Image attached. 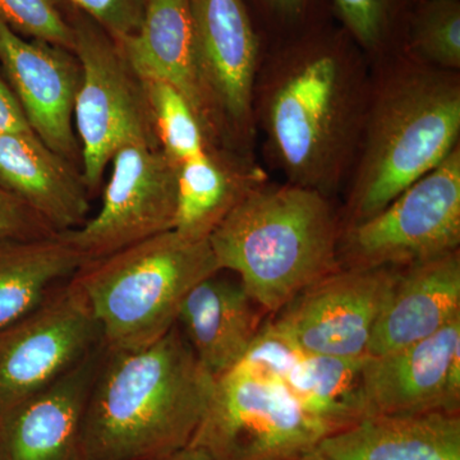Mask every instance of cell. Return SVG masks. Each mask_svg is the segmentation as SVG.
I'll list each match as a JSON object with an SVG mask.
<instances>
[{
  "label": "cell",
  "instance_id": "obj_27",
  "mask_svg": "<svg viewBox=\"0 0 460 460\" xmlns=\"http://www.w3.org/2000/svg\"><path fill=\"white\" fill-rule=\"evenodd\" d=\"M398 0H334L345 32L368 53L385 49L396 16Z\"/></svg>",
  "mask_w": 460,
  "mask_h": 460
},
{
  "label": "cell",
  "instance_id": "obj_5",
  "mask_svg": "<svg viewBox=\"0 0 460 460\" xmlns=\"http://www.w3.org/2000/svg\"><path fill=\"white\" fill-rule=\"evenodd\" d=\"M222 271L208 239L160 233L84 263L75 275L107 350L154 343L177 323L181 302Z\"/></svg>",
  "mask_w": 460,
  "mask_h": 460
},
{
  "label": "cell",
  "instance_id": "obj_31",
  "mask_svg": "<svg viewBox=\"0 0 460 460\" xmlns=\"http://www.w3.org/2000/svg\"><path fill=\"white\" fill-rule=\"evenodd\" d=\"M275 12L287 18H296L304 13L308 0H265Z\"/></svg>",
  "mask_w": 460,
  "mask_h": 460
},
{
  "label": "cell",
  "instance_id": "obj_6",
  "mask_svg": "<svg viewBox=\"0 0 460 460\" xmlns=\"http://www.w3.org/2000/svg\"><path fill=\"white\" fill-rule=\"evenodd\" d=\"M66 12L75 33L74 53L83 71L74 113L81 174L93 195L120 147L138 141L160 144L144 84L119 45L81 12Z\"/></svg>",
  "mask_w": 460,
  "mask_h": 460
},
{
  "label": "cell",
  "instance_id": "obj_10",
  "mask_svg": "<svg viewBox=\"0 0 460 460\" xmlns=\"http://www.w3.org/2000/svg\"><path fill=\"white\" fill-rule=\"evenodd\" d=\"M111 177L98 213L62 238L84 262L174 229L178 169L159 145H124L111 162Z\"/></svg>",
  "mask_w": 460,
  "mask_h": 460
},
{
  "label": "cell",
  "instance_id": "obj_33",
  "mask_svg": "<svg viewBox=\"0 0 460 460\" xmlns=\"http://www.w3.org/2000/svg\"><path fill=\"white\" fill-rule=\"evenodd\" d=\"M296 460H323V458L316 452V450H314V452L305 454V456H301V458Z\"/></svg>",
  "mask_w": 460,
  "mask_h": 460
},
{
  "label": "cell",
  "instance_id": "obj_8",
  "mask_svg": "<svg viewBox=\"0 0 460 460\" xmlns=\"http://www.w3.org/2000/svg\"><path fill=\"white\" fill-rule=\"evenodd\" d=\"M460 248V146L383 210L345 226L339 266L404 268Z\"/></svg>",
  "mask_w": 460,
  "mask_h": 460
},
{
  "label": "cell",
  "instance_id": "obj_23",
  "mask_svg": "<svg viewBox=\"0 0 460 460\" xmlns=\"http://www.w3.org/2000/svg\"><path fill=\"white\" fill-rule=\"evenodd\" d=\"M84 263L80 252L60 234L0 241V328L38 307Z\"/></svg>",
  "mask_w": 460,
  "mask_h": 460
},
{
  "label": "cell",
  "instance_id": "obj_21",
  "mask_svg": "<svg viewBox=\"0 0 460 460\" xmlns=\"http://www.w3.org/2000/svg\"><path fill=\"white\" fill-rule=\"evenodd\" d=\"M323 460H460L459 413L374 414L317 445Z\"/></svg>",
  "mask_w": 460,
  "mask_h": 460
},
{
  "label": "cell",
  "instance_id": "obj_30",
  "mask_svg": "<svg viewBox=\"0 0 460 460\" xmlns=\"http://www.w3.org/2000/svg\"><path fill=\"white\" fill-rule=\"evenodd\" d=\"M32 131L7 81L0 75V133Z\"/></svg>",
  "mask_w": 460,
  "mask_h": 460
},
{
  "label": "cell",
  "instance_id": "obj_2",
  "mask_svg": "<svg viewBox=\"0 0 460 460\" xmlns=\"http://www.w3.org/2000/svg\"><path fill=\"white\" fill-rule=\"evenodd\" d=\"M217 378L180 326L154 343L105 349L83 425L84 460H160L189 447Z\"/></svg>",
  "mask_w": 460,
  "mask_h": 460
},
{
  "label": "cell",
  "instance_id": "obj_11",
  "mask_svg": "<svg viewBox=\"0 0 460 460\" xmlns=\"http://www.w3.org/2000/svg\"><path fill=\"white\" fill-rule=\"evenodd\" d=\"M199 74L220 146L252 156L260 45L243 0H189Z\"/></svg>",
  "mask_w": 460,
  "mask_h": 460
},
{
  "label": "cell",
  "instance_id": "obj_13",
  "mask_svg": "<svg viewBox=\"0 0 460 460\" xmlns=\"http://www.w3.org/2000/svg\"><path fill=\"white\" fill-rule=\"evenodd\" d=\"M0 65L35 135L81 171L74 113L83 71L75 53L23 38L0 17Z\"/></svg>",
  "mask_w": 460,
  "mask_h": 460
},
{
  "label": "cell",
  "instance_id": "obj_14",
  "mask_svg": "<svg viewBox=\"0 0 460 460\" xmlns=\"http://www.w3.org/2000/svg\"><path fill=\"white\" fill-rule=\"evenodd\" d=\"M367 416L459 413L460 317L428 339L384 356H366Z\"/></svg>",
  "mask_w": 460,
  "mask_h": 460
},
{
  "label": "cell",
  "instance_id": "obj_29",
  "mask_svg": "<svg viewBox=\"0 0 460 460\" xmlns=\"http://www.w3.org/2000/svg\"><path fill=\"white\" fill-rule=\"evenodd\" d=\"M58 235L35 211L0 189V241H27Z\"/></svg>",
  "mask_w": 460,
  "mask_h": 460
},
{
  "label": "cell",
  "instance_id": "obj_18",
  "mask_svg": "<svg viewBox=\"0 0 460 460\" xmlns=\"http://www.w3.org/2000/svg\"><path fill=\"white\" fill-rule=\"evenodd\" d=\"M117 44L141 80L164 81L174 87L189 102L210 141L220 146L199 74L189 0H147L140 30Z\"/></svg>",
  "mask_w": 460,
  "mask_h": 460
},
{
  "label": "cell",
  "instance_id": "obj_9",
  "mask_svg": "<svg viewBox=\"0 0 460 460\" xmlns=\"http://www.w3.org/2000/svg\"><path fill=\"white\" fill-rule=\"evenodd\" d=\"M102 345L98 323L72 277L25 316L0 328V416Z\"/></svg>",
  "mask_w": 460,
  "mask_h": 460
},
{
  "label": "cell",
  "instance_id": "obj_3",
  "mask_svg": "<svg viewBox=\"0 0 460 460\" xmlns=\"http://www.w3.org/2000/svg\"><path fill=\"white\" fill-rule=\"evenodd\" d=\"M460 136V75L410 56L371 78L348 178L341 229L383 210L453 153Z\"/></svg>",
  "mask_w": 460,
  "mask_h": 460
},
{
  "label": "cell",
  "instance_id": "obj_24",
  "mask_svg": "<svg viewBox=\"0 0 460 460\" xmlns=\"http://www.w3.org/2000/svg\"><path fill=\"white\" fill-rule=\"evenodd\" d=\"M141 81L160 147L172 163L180 166L213 146L198 115L174 87L164 81Z\"/></svg>",
  "mask_w": 460,
  "mask_h": 460
},
{
  "label": "cell",
  "instance_id": "obj_4",
  "mask_svg": "<svg viewBox=\"0 0 460 460\" xmlns=\"http://www.w3.org/2000/svg\"><path fill=\"white\" fill-rule=\"evenodd\" d=\"M341 233L332 199L268 180L239 201L208 241L220 270L237 275L260 307L274 314L341 269Z\"/></svg>",
  "mask_w": 460,
  "mask_h": 460
},
{
  "label": "cell",
  "instance_id": "obj_7",
  "mask_svg": "<svg viewBox=\"0 0 460 460\" xmlns=\"http://www.w3.org/2000/svg\"><path fill=\"white\" fill-rule=\"evenodd\" d=\"M328 435L286 385L234 367L217 378L190 445L214 460H296Z\"/></svg>",
  "mask_w": 460,
  "mask_h": 460
},
{
  "label": "cell",
  "instance_id": "obj_17",
  "mask_svg": "<svg viewBox=\"0 0 460 460\" xmlns=\"http://www.w3.org/2000/svg\"><path fill=\"white\" fill-rule=\"evenodd\" d=\"M366 357V356H365ZM362 358L305 353L283 335L266 339L257 353L260 374L279 381L330 434L367 417Z\"/></svg>",
  "mask_w": 460,
  "mask_h": 460
},
{
  "label": "cell",
  "instance_id": "obj_25",
  "mask_svg": "<svg viewBox=\"0 0 460 460\" xmlns=\"http://www.w3.org/2000/svg\"><path fill=\"white\" fill-rule=\"evenodd\" d=\"M408 56L460 71V0H420L408 31Z\"/></svg>",
  "mask_w": 460,
  "mask_h": 460
},
{
  "label": "cell",
  "instance_id": "obj_20",
  "mask_svg": "<svg viewBox=\"0 0 460 460\" xmlns=\"http://www.w3.org/2000/svg\"><path fill=\"white\" fill-rule=\"evenodd\" d=\"M220 272L190 289L177 317L193 353L215 378L241 362L263 325V310L241 280Z\"/></svg>",
  "mask_w": 460,
  "mask_h": 460
},
{
  "label": "cell",
  "instance_id": "obj_28",
  "mask_svg": "<svg viewBox=\"0 0 460 460\" xmlns=\"http://www.w3.org/2000/svg\"><path fill=\"white\" fill-rule=\"evenodd\" d=\"M98 23L115 42L131 38L140 30L147 0H56Z\"/></svg>",
  "mask_w": 460,
  "mask_h": 460
},
{
  "label": "cell",
  "instance_id": "obj_1",
  "mask_svg": "<svg viewBox=\"0 0 460 460\" xmlns=\"http://www.w3.org/2000/svg\"><path fill=\"white\" fill-rule=\"evenodd\" d=\"M347 32L305 36L260 66L256 128L288 183L332 199L348 181L371 75Z\"/></svg>",
  "mask_w": 460,
  "mask_h": 460
},
{
  "label": "cell",
  "instance_id": "obj_12",
  "mask_svg": "<svg viewBox=\"0 0 460 460\" xmlns=\"http://www.w3.org/2000/svg\"><path fill=\"white\" fill-rule=\"evenodd\" d=\"M396 269H338L272 314L271 323L305 353L362 358Z\"/></svg>",
  "mask_w": 460,
  "mask_h": 460
},
{
  "label": "cell",
  "instance_id": "obj_22",
  "mask_svg": "<svg viewBox=\"0 0 460 460\" xmlns=\"http://www.w3.org/2000/svg\"><path fill=\"white\" fill-rule=\"evenodd\" d=\"M268 180L252 156L215 145L206 148L178 169L174 230L187 237L208 239L251 190Z\"/></svg>",
  "mask_w": 460,
  "mask_h": 460
},
{
  "label": "cell",
  "instance_id": "obj_15",
  "mask_svg": "<svg viewBox=\"0 0 460 460\" xmlns=\"http://www.w3.org/2000/svg\"><path fill=\"white\" fill-rule=\"evenodd\" d=\"M105 347L0 416V460H84L87 398Z\"/></svg>",
  "mask_w": 460,
  "mask_h": 460
},
{
  "label": "cell",
  "instance_id": "obj_26",
  "mask_svg": "<svg viewBox=\"0 0 460 460\" xmlns=\"http://www.w3.org/2000/svg\"><path fill=\"white\" fill-rule=\"evenodd\" d=\"M0 17L23 38L74 53V29L56 0H0Z\"/></svg>",
  "mask_w": 460,
  "mask_h": 460
},
{
  "label": "cell",
  "instance_id": "obj_19",
  "mask_svg": "<svg viewBox=\"0 0 460 460\" xmlns=\"http://www.w3.org/2000/svg\"><path fill=\"white\" fill-rule=\"evenodd\" d=\"M0 189L29 206L58 234L90 217V192L80 169L33 131L0 133Z\"/></svg>",
  "mask_w": 460,
  "mask_h": 460
},
{
  "label": "cell",
  "instance_id": "obj_32",
  "mask_svg": "<svg viewBox=\"0 0 460 460\" xmlns=\"http://www.w3.org/2000/svg\"><path fill=\"white\" fill-rule=\"evenodd\" d=\"M160 460H214L213 456H210L208 452H205L204 449L199 447H193V445H189V447H184V449L180 450V452L172 454V456H165V458Z\"/></svg>",
  "mask_w": 460,
  "mask_h": 460
},
{
  "label": "cell",
  "instance_id": "obj_16",
  "mask_svg": "<svg viewBox=\"0 0 460 460\" xmlns=\"http://www.w3.org/2000/svg\"><path fill=\"white\" fill-rule=\"evenodd\" d=\"M459 317L460 251L398 268L367 356H384L419 343Z\"/></svg>",
  "mask_w": 460,
  "mask_h": 460
}]
</instances>
